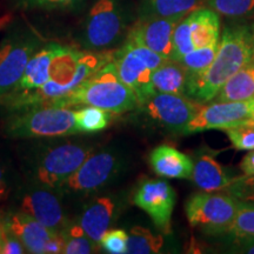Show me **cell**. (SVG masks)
I'll use <instances>...</instances> for the list:
<instances>
[{"instance_id":"cell-1","label":"cell","mask_w":254,"mask_h":254,"mask_svg":"<svg viewBox=\"0 0 254 254\" xmlns=\"http://www.w3.org/2000/svg\"><path fill=\"white\" fill-rule=\"evenodd\" d=\"M112 59V51L82 52L63 46L53 59L50 79L43 86L34 90L12 92L0 103L11 112L39 105H55Z\"/></svg>"},{"instance_id":"cell-2","label":"cell","mask_w":254,"mask_h":254,"mask_svg":"<svg viewBox=\"0 0 254 254\" xmlns=\"http://www.w3.org/2000/svg\"><path fill=\"white\" fill-rule=\"evenodd\" d=\"M253 32L245 25L225 27L209 67L201 74L187 77L186 97L200 105L213 100L222 85L253 59Z\"/></svg>"},{"instance_id":"cell-3","label":"cell","mask_w":254,"mask_h":254,"mask_svg":"<svg viewBox=\"0 0 254 254\" xmlns=\"http://www.w3.org/2000/svg\"><path fill=\"white\" fill-rule=\"evenodd\" d=\"M55 105L64 107L87 105L123 114L138 109L139 103L134 92L120 79L112 59Z\"/></svg>"},{"instance_id":"cell-4","label":"cell","mask_w":254,"mask_h":254,"mask_svg":"<svg viewBox=\"0 0 254 254\" xmlns=\"http://www.w3.org/2000/svg\"><path fill=\"white\" fill-rule=\"evenodd\" d=\"M8 138H57L77 134L75 114L71 107L39 105L12 111L4 123Z\"/></svg>"},{"instance_id":"cell-5","label":"cell","mask_w":254,"mask_h":254,"mask_svg":"<svg viewBox=\"0 0 254 254\" xmlns=\"http://www.w3.org/2000/svg\"><path fill=\"white\" fill-rule=\"evenodd\" d=\"M92 152L93 148L88 145L75 141H64L43 147L31 160L32 182L59 190Z\"/></svg>"},{"instance_id":"cell-6","label":"cell","mask_w":254,"mask_h":254,"mask_svg":"<svg viewBox=\"0 0 254 254\" xmlns=\"http://www.w3.org/2000/svg\"><path fill=\"white\" fill-rule=\"evenodd\" d=\"M128 25L122 0H97L84 19L79 41L85 51H109L122 41Z\"/></svg>"},{"instance_id":"cell-7","label":"cell","mask_w":254,"mask_h":254,"mask_svg":"<svg viewBox=\"0 0 254 254\" xmlns=\"http://www.w3.org/2000/svg\"><path fill=\"white\" fill-rule=\"evenodd\" d=\"M165 59L154 51L127 39L113 52V63L120 79L134 92L139 105L155 93L152 74Z\"/></svg>"},{"instance_id":"cell-8","label":"cell","mask_w":254,"mask_h":254,"mask_svg":"<svg viewBox=\"0 0 254 254\" xmlns=\"http://www.w3.org/2000/svg\"><path fill=\"white\" fill-rule=\"evenodd\" d=\"M239 200L231 194L201 192L187 199L185 213L190 225L212 236L227 234L236 218Z\"/></svg>"},{"instance_id":"cell-9","label":"cell","mask_w":254,"mask_h":254,"mask_svg":"<svg viewBox=\"0 0 254 254\" xmlns=\"http://www.w3.org/2000/svg\"><path fill=\"white\" fill-rule=\"evenodd\" d=\"M122 161L114 152L104 150L88 155L81 166L58 190L72 198H84L99 192L118 176Z\"/></svg>"},{"instance_id":"cell-10","label":"cell","mask_w":254,"mask_h":254,"mask_svg":"<svg viewBox=\"0 0 254 254\" xmlns=\"http://www.w3.org/2000/svg\"><path fill=\"white\" fill-rule=\"evenodd\" d=\"M41 45L39 37L28 30H15L0 45V101L14 91L31 57Z\"/></svg>"},{"instance_id":"cell-11","label":"cell","mask_w":254,"mask_h":254,"mask_svg":"<svg viewBox=\"0 0 254 254\" xmlns=\"http://www.w3.org/2000/svg\"><path fill=\"white\" fill-rule=\"evenodd\" d=\"M200 104L190 100L186 95L168 94L155 92L145 103L139 105L145 120L168 133L183 134L196 113Z\"/></svg>"},{"instance_id":"cell-12","label":"cell","mask_w":254,"mask_h":254,"mask_svg":"<svg viewBox=\"0 0 254 254\" xmlns=\"http://www.w3.org/2000/svg\"><path fill=\"white\" fill-rule=\"evenodd\" d=\"M220 18L212 8L199 7L177 24L173 33L172 60H178L190 51L219 43Z\"/></svg>"},{"instance_id":"cell-13","label":"cell","mask_w":254,"mask_h":254,"mask_svg":"<svg viewBox=\"0 0 254 254\" xmlns=\"http://www.w3.org/2000/svg\"><path fill=\"white\" fill-rule=\"evenodd\" d=\"M57 192L58 190L32 183L21 194L20 211L59 234L69 221Z\"/></svg>"},{"instance_id":"cell-14","label":"cell","mask_w":254,"mask_h":254,"mask_svg":"<svg viewBox=\"0 0 254 254\" xmlns=\"http://www.w3.org/2000/svg\"><path fill=\"white\" fill-rule=\"evenodd\" d=\"M177 193L165 180H146L133 195V202L146 212L161 233H170Z\"/></svg>"},{"instance_id":"cell-15","label":"cell","mask_w":254,"mask_h":254,"mask_svg":"<svg viewBox=\"0 0 254 254\" xmlns=\"http://www.w3.org/2000/svg\"><path fill=\"white\" fill-rule=\"evenodd\" d=\"M4 227L21 241L27 253L56 254L63 252L60 234L49 230L24 212H11L4 218Z\"/></svg>"},{"instance_id":"cell-16","label":"cell","mask_w":254,"mask_h":254,"mask_svg":"<svg viewBox=\"0 0 254 254\" xmlns=\"http://www.w3.org/2000/svg\"><path fill=\"white\" fill-rule=\"evenodd\" d=\"M252 100L246 101H215L201 106L187 124L185 134H193L208 129H226L238 124L250 120Z\"/></svg>"},{"instance_id":"cell-17","label":"cell","mask_w":254,"mask_h":254,"mask_svg":"<svg viewBox=\"0 0 254 254\" xmlns=\"http://www.w3.org/2000/svg\"><path fill=\"white\" fill-rule=\"evenodd\" d=\"M180 19L146 17L140 18L127 34V39L154 51L165 59L172 58L173 33Z\"/></svg>"},{"instance_id":"cell-18","label":"cell","mask_w":254,"mask_h":254,"mask_svg":"<svg viewBox=\"0 0 254 254\" xmlns=\"http://www.w3.org/2000/svg\"><path fill=\"white\" fill-rule=\"evenodd\" d=\"M117 214L116 200L111 196H97L82 207L77 224L94 243L99 244L104 234L114 224Z\"/></svg>"},{"instance_id":"cell-19","label":"cell","mask_w":254,"mask_h":254,"mask_svg":"<svg viewBox=\"0 0 254 254\" xmlns=\"http://www.w3.org/2000/svg\"><path fill=\"white\" fill-rule=\"evenodd\" d=\"M190 179L205 192H218L226 190L231 185L233 178L215 159L214 154L208 148H204L195 153Z\"/></svg>"},{"instance_id":"cell-20","label":"cell","mask_w":254,"mask_h":254,"mask_svg":"<svg viewBox=\"0 0 254 254\" xmlns=\"http://www.w3.org/2000/svg\"><path fill=\"white\" fill-rule=\"evenodd\" d=\"M152 170L159 177L171 179H190L193 160L189 155L170 145H160L150 154Z\"/></svg>"},{"instance_id":"cell-21","label":"cell","mask_w":254,"mask_h":254,"mask_svg":"<svg viewBox=\"0 0 254 254\" xmlns=\"http://www.w3.org/2000/svg\"><path fill=\"white\" fill-rule=\"evenodd\" d=\"M62 49L63 45L57 43H49L39 47L28 60L23 77L13 92L34 90V88L43 86L50 79L53 59Z\"/></svg>"},{"instance_id":"cell-22","label":"cell","mask_w":254,"mask_h":254,"mask_svg":"<svg viewBox=\"0 0 254 254\" xmlns=\"http://www.w3.org/2000/svg\"><path fill=\"white\" fill-rule=\"evenodd\" d=\"M217 101H246L254 99V59L244 65L222 85Z\"/></svg>"},{"instance_id":"cell-23","label":"cell","mask_w":254,"mask_h":254,"mask_svg":"<svg viewBox=\"0 0 254 254\" xmlns=\"http://www.w3.org/2000/svg\"><path fill=\"white\" fill-rule=\"evenodd\" d=\"M152 82L155 92L185 95L187 72L176 60L167 59L154 69Z\"/></svg>"},{"instance_id":"cell-24","label":"cell","mask_w":254,"mask_h":254,"mask_svg":"<svg viewBox=\"0 0 254 254\" xmlns=\"http://www.w3.org/2000/svg\"><path fill=\"white\" fill-rule=\"evenodd\" d=\"M202 0H141L139 17L185 18L194 9L201 7Z\"/></svg>"},{"instance_id":"cell-25","label":"cell","mask_w":254,"mask_h":254,"mask_svg":"<svg viewBox=\"0 0 254 254\" xmlns=\"http://www.w3.org/2000/svg\"><path fill=\"white\" fill-rule=\"evenodd\" d=\"M63 240V252L65 254H90L97 252L99 244L94 243L77 222L68 225L60 232Z\"/></svg>"},{"instance_id":"cell-26","label":"cell","mask_w":254,"mask_h":254,"mask_svg":"<svg viewBox=\"0 0 254 254\" xmlns=\"http://www.w3.org/2000/svg\"><path fill=\"white\" fill-rule=\"evenodd\" d=\"M227 234L231 236L237 245L254 241V202L239 200L236 218Z\"/></svg>"},{"instance_id":"cell-27","label":"cell","mask_w":254,"mask_h":254,"mask_svg":"<svg viewBox=\"0 0 254 254\" xmlns=\"http://www.w3.org/2000/svg\"><path fill=\"white\" fill-rule=\"evenodd\" d=\"M164 246V238L160 234L152 233L147 228L135 226L129 231L127 239L126 253L153 254L160 252Z\"/></svg>"},{"instance_id":"cell-28","label":"cell","mask_w":254,"mask_h":254,"mask_svg":"<svg viewBox=\"0 0 254 254\" xmlns=\"http://www.w3.org/2000/svg\"><path fill=\"white\" fill-rule=\"evenodd\" d=\"M75 124L78 132L94 133L103 131L110 125L112 113L101 110L99 107L82 105L79 110L74 111Z\"/></svg>"},{"instance_id":"cell-29","label":"cell","mask_w":254,"mask_h":254,"mask_svg":"<svg viewBox=\"0 0 254 254\" xmlns=\"http://www.w3.org/2000/svg\"><path fill=\"white\" fill-rule=\"evenodd\" d=\"M218 44L209 45L201 49H196L186 53L182 58L176 60L186 69L187 77H193V75H199L204 73L209 67L214 57L217 55Z\"/></svg>"},{"instance_id":"cell-30","label":"cell","mask_w":254,"mask_h":254,"mask_svg":"<svg viewBox=\"0 0 254 254\" xmlns=\"http://www.w3.org/2000/svg\"><path fill=\"white\" fill-rule=\"evenodd\" d=\"M208 7L228 18H240L254 11V0H206Z\"/></svg>"},{"instance_id":"cell-31","label":"cell","mask_w":254,"mask_h":254,"mask_svg":"<svg viewBox=\"0 0 254 254\" xmlns=\"http://www.w3.org/2000/svg\"><path fill=\"white\" fill-rule=\"evenodd\" d=\"M232 146L239 151L254 150V123L246 120L225 129Z\"/></svg>"},{"instance_id":"cell-32","label":"cell","mask_w":254,"mask_h":254,"mask_svg":"<svg viewBox=\"0 0 254 254\" xmlns=\"http://www.w3.org/2000/svg\"><path fill=\"white\" fill-rule=\"evenodd\" d=\"M226 190L228 194L240 201L251 202L254 198V174L233 178L231 185Z\"/></svg>"},{"instance_id":"cell-33","label":"cell","mask_w":254,"mask_h":254,"mask_svg":"<svg viewBox=\"0 0 254 254\" xmlns=\"http://www.w3.org/2000/svg\"><path fill=\"white\" fill-rule=\"evenodd\" d=\"M128 234L124 230H109L101 238L99 245L106 253H126Z\"/></svg>"},{"instance_id":"cell-34","label":"cell","mask_w":254,"mask_h":254,"mask_svg":"<svg viewBox=\"0 0 254 254\" xmlns=\"http://www.w3.org/2000/svg\"><path fill=\"white\" fill-rule=\"evenodd\" d=\"M82 0H18V5L24 8L56 9L74 6Z\"/></svg>"},{"instance_id":"cell-35","label":"cell","mask_w":254,"mask_h":254,"mask_svg":"<svg viewBox=\"0 0 254 254\" xmlns=\"http://www.w3.org/2000/svg\"><path fill=\"white\" fill-rule=\"evenodd\" d=\"M23 253H26V249L21 244V241L13 233H11L4 227V232H2V254Z\"/></svg>"},{"instance_id":"cell-36","label":"cell","mask_w":254,"mask_h":254,"mask_svg":"<svg viewBox=\"0 0 254 254\" xmlns=\"http://www.w3.org/2000/svg\"><path fill=\"white\" fill-rule=\"evenodd\" d=\"M240 168L243 171V176H253L254 174V150L247 153L240 163Z\"/></svg>"},{"instance_id":"cell-37","label":"cell","mask_w":254,"mask_h":254,"mask_svg":"<svg viewBox=\"0 0 254 254\" xmlns=\"http://www.w3.org/2000/svg\"><path fill=\"white\" fill-rule=\"evenodd\" d=\"M9 194V183L8 177L6 174L5 170L0 166V201L7 199Z\"/></svg>"},{"instance_id":"cell-38","label":"cell","mask_w":254,"mask_h":254,"mask_svg":"<svg viewBox=\"0 0 254 254\" xmlns=\"http://www.w3.org/2000/svg\"><path fill=\"white\" fill-rule=\"evenodd\" d=\"M233 252H237V253L254 254V241H250V243L238 244L237 247H234V251H233Z\"/></svg>"},{"instance_id":"cell-39","label":"cell","mask_w":254,"mask_h":254,"mask_svg":"<svg viewBox=\"0 0 254 254\" xmlns=\"http://www.w3.org/2000/svg\"><path fill=\"white\" fill-rule=\"evenodd\" d=\"M9 20H11V17H9V15H5V17L0 18V28L6 26V25L9 23Z\"/></svg>"},{"instance_id":"cell-40","label":"cell","mask_w":254,"mask_h":254,"mask_svg":"<svg viewBox=\"0 0 254 254\" xmlns=\"http://www.w3.org/2000/svg\"><path fill=\"white\" fill-rule=\"evenodd\" d=\"M250 119L254 123V99H252V105H251V114Z\"/></svg>"},{"instance_id":"cell-41","label":"cell","mask_w":254,"mask_h":254,"mask_svg":"<svg viewBox=\"0 0 254 254\" xmlns=\"http://www.w3.org/2000/svg\"><path fill=\"white\" fill-rule=\"evenodd\" d=\"M2 232H4V227L0 228V254H2Z\"/></svg>"},{"instance_id":"cell-42","label":"cell","mask_w":254,"mask_h":254,"mask_svg":"<svg viewBox=\"0 0 254 254\" xmlns=\"http://www.w3.org/2000/svg\"><path fill=\"white\" fill-rule=\"evenodd\" d=\"M2 227H4V219L0 218V228H2Z\"/></svg>"},{"instance_id":"cell-43","label":"cell","mask_w":254,"mask_h":254,"mask_svg":"<svg viewBox=\"0 0 254 254\" xmlns=\"http://www.w3.org/2000/svg\"><path fill=\"white\" fill-rule=\"evenodd\" d=\"M252 49H253V59H254V32H253V39H252Z\"/></svg>"},{"instance_id":"cell-44","label":"cell","mask_w":254,"mask_h":254,"mask_svg":"<svg viewBox=\"0 0 254 254\" xmlns=\"http://www.w3.org/2000/svg\"><path fill=\"white\" fill-rule=\"evenodd\" d=\"M251 202H254V198H253V199H252V201H251Z\"/></svg>"}]
</instances>
